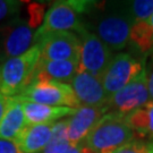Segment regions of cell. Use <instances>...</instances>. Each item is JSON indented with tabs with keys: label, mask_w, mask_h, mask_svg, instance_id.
Listing matches in <instances>:
<instances>
[{
	"label": "cell",
	"mask_w": 153,
	"mask_h": 153,
	"mask_svg": "<svg viewBox=\"0 0 153 153\" xmlns=\"http://www.w3.org/2000/svg\"><path fill=\"white\" fill-rule=\"evenodd\" d=\"M125 121L134 133V136L138 138L149 137V115L145 105L126 115Z\"/></svg>",
	"instance_id": "obj_18"
},
{
	"label": "cell",
	"mask_w": 153,
	"mask_h": 153,
	"mask_svg": "<svg viewBox=\"0 0 153 153\" xmlns=\"http://www.w3.org/2000/svg\"><path fill=\"white\" fill-rule=\"evenodd\" d=\"M28 13V25L31 27H36L43 19L44 5L42 4H30L27 7Z\"/></svg>",
	"instance_id": "obj_22"
},
{
	"label": "cell",
	"mask_w": 153,
	"mask_h": 153,
	"mask_svg": "<svg viewBox=\"0 0 153 153\" xmlns=\"http://www.w3.org/2000/svg\"><path fill=\"white\" fill-rule=\"evenodd\" d=\"M134 133L127 126L125 116L108 112L95 124L83 144L97 153H111L131 142Z\"/></svg>",
	"instance_id": "obj_1"
},
{
	"label": "cell",
	"mask_w": 153,
	"mask_h": 153,
	"mask_svg": "<svg viewBox=\"0 0 153 153\" xmlns=\"http://www.w3.org/2000/svg\"><path fill=\"white\" fill-rule=\"evenodd\" d=\"M71 86L82 107L104 108L109 100L101 78L88 71H79L73 77Z\"/></svg>",
	"instance_id": "obj_10"
},
{
	"label": "cell",
	"mask_w": 153,
	"mask_h": 153,
	"mask_svg": "<svg viewBox=\"0 0 153 153\" xmlns=\"http://www.w3.org/2000/svg\"><path fill=\"white\" fill-rule=\"evenodd\" d=\"M131 21L129 17L117 14L103 16L97 24V36L110 50L124 49L129 40Z\"/></svg>",
	"instance_id": "obj_11"
},
{
	"label": "cell",
	"mask_w": 153,
	"mask_h": 153,
	"mask_svg": "<svg viewBox=\"0 0 153 153\" xmlns=\"http://www.w3.org/2000/svg\"><path fill=\"white\" fill-rule=\"evenodd\" d=\"M81 35V57L79 69L88 71L93 76L102 78L104 71L112 60V52L97 34L88 32L85 28Z\"/></svg>",
	"instance_id": "obj_7"
},
{
	"label": "cell",
	"mask_w": 153,
	"mask_h": 153,
	"mask_svg": "<svg viewBox=\"0 0 153 153\" xmlns=\"http://www.w3.org/2000/svg\"><path fill=\"white\" fill-rule=\"evenodd\" d=\"M149 21H150V24H151V26H152V28H153V15L151 16V18H150Z\"/></svg>",
	"instance_id": "obj_28"
},
{
	"label": "cell",
	"mask_w": 153,
	"mask_h": 153,
	"mask_svg": "<svg viewBox=\"0 0 153 153\" xmlns=\"http://www.w3.org/2000/svg\"><path fill=\"white\" fill-rule=\"evenodd\" d=\"M40 59L36 44L22 56L11 58L0 65V93L7 98H14L32 83L34 71Z\"/></svg>",
	"instance_id": "obj_2"
},
{
	"label": "cell",
	"mask_w": 153,
	"mask_h": 153,
	"mask_svg": "<svg viewBox=\"0 0 153 153\" xmlns=\"http://www.w3.org/2000/svg\"><path fill=\"white\" fill-rule=\"evenodd\" d=\"M33 28L27 22L15 17L0 25V65L11 58L22 56L32 48Z\"/></svg>",
	"instance_id": "obj_5"
},
{
	"label": "cell",
	"mask_w": 153,
	"mask_h": 153,
	"mask_svg": "<svg viewBox=\"0 0 153 153\" xmlns=\"http://www.w3.org/2000/svg\"><path fill=\"white\" fill-rule=\"evenodd\" d=\"M21 8H22L21 1L0 0V23L5 21L8 22L15 17H18Z\"/></svg>",
	"instance_id": "obj_20"
},
{
	"label": "cell",
	"mask_w": 153,
	"mask_h": 153,
	"mask_svg": "<svg viewBox=\"0 0 153 153\" xmlns=\"http://www.w3.org/2000/svg\"><path fill=\"white\" fill-rule=\"evenodd\" d=\"M0 153H22L14 141L0 140Z\"/></svg>",
	"instance_id": "obj_24"
},
{
	"label": "cell",
	"mask_w": 153,
	"mask_h": 153,
	"mask_svg": "<svg viewBox=\"0 0 153 153\" xmlns=\"http://www.w3.org/2000/svg\"><path fill=\"white\" fill-rule=\"evenodd\" d=\"M9 100H10V98H7L0 93V121L2 119V117L5 116L6 110H7L8 104H9Z\"/></svg>",
	"instance_id": "obj_26"
},
{
	"label": "cell",
	"mask_w": 153,
	"mask_h": 153,
	"mask_svg": "<svg viewBox=\"0 0 153 153\" xmlns=\"http://www.w3.org/2000/svg\"><path fill=\"white\" fill-rule=\"evenodd\" d=\"M150 95L148 88V75L143 69L125 88L111 95L104 107L105 112H114L126 116L134 110L149 103Z\"/></svg>",
	"instance_id": "obj_6"
},
{
	"label": "cell",
	"mask_w": 153,
	"mask_h": 153,
	"mask_svg": "<svg viewBox=\"0 0 153 153\" xmlns=\"http://www.w3.org/2000/svg\"><path fill=\"white\" fill-rule=\"evenodd\" d=\"M42 60L79 61L81 39L73 32L50 33L36 42Z\"/></svg>",
	"instance_id": "obj_8"
},
{
	"label": "cell",
	"mask_w": 153,
	"mask_h": 153,
	"mask_svg": "<svg viewBox=\"0 0 153 153\" xmlns=\"http://www.w3.org/2000/svg\"><path fill=\"white\" fill-rule=\"evenodd\" d=\"M68 120L53 123L51 143H66L68 142ZM69 143V142H68Z\"/></svg>",
	"instance_id": "obj_23"
},
{
	"label": "cell",
	"mask_w": 153,
	"mask_h": 153,
	"mask_svg": "<svg viewBox=\"0 0 153 153\" xmlns=\"http://www.w3.org/2000/svg\"><path fill=\"white\" fill-rule=\"evenodd\" d=\"M149 115V138H153V101L145 104Z\"/></svg>",
	"instance_id": "obj_25"
},
{
	"label": "cell",
	"mask_w": 153,
	"mask_h": 153,
	"mask_svg": "<svg viewBox=\"0 0 153 153\" xmlns=\"http://www.w3.org/2000/svg\"><path fill=\"white\" fill-rule=\"evenodd\" d=\"M78 71H79V61H52L39 59L33 79L48 78L51 81H57V82L68 84V82H71L73 77L76 75Z\"/></svg>",
	"instance_id": "obj_15"
},
{
	"label": "cell",
	"mask_w": 153,
	"mask_h": 153,
	"mask_svg": "<svg viewBox=\"0 0 153 153\" xmlns=\"http://www.w3.org/2000/svg\"><path fill=\"white\" fill-rule=\"evenodd\" d=\"M19 102L27 125L52 124L55 120L61 119L64 117L73 116L77 110L67 107H53V105L39 104L28 101H19Z\"/></svg>",
	"instance_id": "obj_14"
},
{
	"label": "cell",
	"mask_w": 153,
	"mask_h": 153,
	"mask_svg": "<svg viewBox=\"0 0 153 153\" xmlns=\"http://www.w3.org/2000/svg\"><path fill=\"white\" fill-rule=\"evenodd\" d=\"M131 8L134 22L149 21L153 15V0H135Z\"/></svg>",
	"instance_id": "obj_19"
},
{
	"label": "cell",
	"mask_w": 153,
	"mask_h": 153,
	"mask_svg": "<svg viewBox=\"0 0 153 153\" xmlns=\"http://www.w3.org/2000/svg\"><path fill=\"white\" fill-rule=\"evenodd\" d=\"M148 88H149V95H150V100L153 101V69L148 77Z\"/></svg>",
	"instance_id": "obj_27"
},
{
	"label": "cell",
	"mask_w": 153,
	"mask_h": 153,
	"mask_svg": "<svg viewBox=\"0 0 153 153\" xmlns=\"http://www.w3.org/2000/svg\"><path fill=\"white\" fill-rule=\"evenodd\" d=\"M152 145L153 142L145 143L142 141H131L111 153H152Z\"/></svg>",
	"instance_id": "obj_21"
},
{
	"label": "cell",
	"mask_w": 153,
	"mask_h": 153,
	"mask_svg": "<svg viewBox=\"0 0 153 153\" xmlns=\"http://www.w3.org/2000/svg\"><path fill=\"white\" fill-rule=\"evenodd\" d=\"M105 115L104 108L81 107L68 120V142L74 146L83 144L88 133L102 116Z\"/></svg>",
	"instance_id": "obj_12"
},
{
	"label": "cell",
	"mask_w": 153,
	"mask_h": 153,
	"mask_svg": "<svg viewBox=\"0 0 153 153\" xmlns=\"http://www.w3.org/2000/svg\"><path fill=\"white\" fill-rule=\"evenodd\" d=\"M129 40L142 53L150 52L153 49V28L150 24V21L133 23Z\"/></svg>",
	"instance_id": "obj_17"
},
{
	"label": "cell",
	"mask_w": 153,
	"mask_h": 153,
	"mask_svg": "<svg viewBox=\"0 0 153 153\" xmlns=\"http://www.w3.org/2000/svg\"><path fill=\"white\" fill-rule=\"evenodd\" d=\"M52 124L27 125L14 141L22 153H39L44 151L52 137Z\"/></svg>",
	"instance_id": "obj_13"
},
{
	"label": "cell",
	"mask_w": 153,
	"mask_h": 153,
	"mask_svg": "<svg viewBox=\"0 0 153 153\" xmlns=\"http://www.w3.org/2000/svg\"><path fill=\"white\" fill-rule=\"evenodd\" d=\"M152 153H153V145H152Z\"/></svg>",
	"instance_id": "obj_29"
},
{
	"label": "cell",
	"mask_w": 153,
	"mask_h": 153,
	"mask_svg": "<svg viewBox=\"0 0 153 153\" xmlns=\"http://www.w3.org/2000/svg\"><path fill=\"white\" fill-rule=\"evenodd\" d=\"M26 126L21 102L10 98L5 116L0 121V140L15 141Z\"/></svg>",
	"instance_id": "obj_16"
},
{
	"label": "cell",
	"mask_w": 153,
	"mask_h": 153,
	"mask_svg": "<svg viewBox=\"0 0 153 153\" xmlns=\"http://www.w3.org/2000/svg\"><path fill=\"white\" fill-rule=\"evenodd\" d=\"M18 101H28L39 104L67 107L78 109L82 105L69 84L51 81L48 78H35L19 95L14 97Z\"/></svg>",
	"instance_id": "obj_4"
},
{
	"label": "cell",
	"mask_w": 153,
	"mask_h": 153,
	"mask_svg": "<svg viewBox=\"0 0 153 153\" xmlns=\"http://www.w3.org/2000/svg\"><path fill=\"white\" fill-rule=\"evenodd\" d=\"M144 69L142 62L128 53H119L112 58L101 78L104 91L108 97L125 88Z\"/></svg>",
	"instance_id": "obj_9"
},
{
	"label": "cell",
	"mask_w": 153,
	"mask_h": 153,
	"mask_svg": "<svg viewBox=\"0 0 153 153\" xmlns=\"http://www.w3.org/2000/svg\"><path fill=\"white\" fill-rule=\"evenodd\" d=\"M94 2L88 1H59L49 8L43 23L34 33V42L55 32H83L85 27L81 22V14L85 13Z\"/></svg>",
	"instance_id": "obj_3"
}]
</instances>
